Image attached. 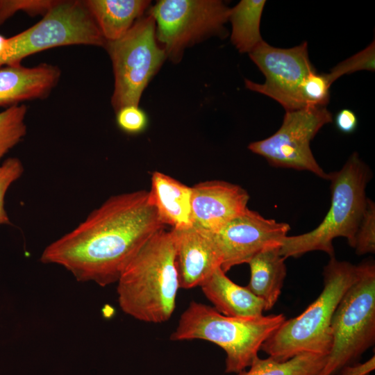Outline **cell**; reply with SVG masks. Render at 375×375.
Masks as SVG:
<instances>
[{"instance_id":"ffe728a7","label":"cell","mask_w":375,"mask_h":375,"mask_svg":"<svg viewBox=\"0 0 375 375\" xmlns=\"http://www.w3.org/2000/svg\"><path fill=\"white\" fill-rule=\"evenodd\" d=\"M265 0H242L230 8L231 40L240 53H251L262 40L260 32Z\"/></svg>"},{"instance_id":"603a6c76","label":"cell","mask_w":375,"mask_h":375,"mask_svg":"<svg viewBox=\"0 0 375 375\" xmlns=\"http://www.w3.org/2000/svg\"><path fill=\"white\" fill-rule=\"evenodd\" d=\"M374 68L375 42L373 40L363 50L335 65L326 76L332 84L342 75L360 70L374 71Z\"/></svg>"},{"instance_id":"ba28073f","label":"cell","mask_w":375,"mask_h":375,"mask_svg":"<svg viewBox=\"0 0 375 375\" xmlns=\"http://www.w3.org/2000/svg\"><path fill=\"white\" fill-rule=\"evenodd\" d=\"M104 47L114 72L113 109L116 112L126 106H138L144 88L167 57L157 42L154 19L151 15L140 18L124 36L106 42Z\"/></svg>"},{"instance_id":"83f0119b","label":"cell","mask_w":375,"mask_h":375,"mask_svg":"<svg viewBox=\"0 0 375 375\" xmlns=\"http://www.w3.org/2000/svg\"><path fill=\"white\" fill-rule=\"evenodd\" d=\"M116 123L123 132L136 135L143 132L147 127L148 117L138 106L130 105L116 112Z\"/></svg>"},{"instance_id":"8992f818","label":"cell","mask_w":375,"mask_h":375,"mask_svg":"<svg viewBox=\"0 0 375 375\" xmlns=\"http://www.w3.org/2000/svg\"><path fill=\"white\" fill-rule=\"evenodd\" d=\"M332 347L318 375H338L358 362L375 342V265H356V277L339 302L331 324Z\"/></svg>"},{"instance_id":"30bf717a","label":"cell","mask_w":375,"mask_h":375,"mask_svg":"<svg viewBox=\"0 0 375 375\" xmlns=\"http://www.w3.org/2000/svg\"><path fill=\"white\" fill-rule=\"evenodd\" d=\"M333 121L324 106H306L286 111L281 127L272 135L251 142L248 149L276 167L308 171L328 180L326 174L315 160L310 142L318 131Z\"/></svg>"},{"instance_id":"ac0fdd59","label":"cell","mask_w":375,"mask_h":375,"mask_svg":"<svg viewBox=\"0 0 375 375\" xmlns=\"http://www.w3.org/2000/svg\"><path fill=\"white\" fill-rule=\"evenodd\" d=\"M279 246L267 248L248 262L251 276L247 288L265 304V311L272 308L281 293L287 269Z\"/></svg>"},{"instance_id":"2e32d148","label":"cell","mask_w":375,"mask_h":375,"mask_svg":"<svg viewBox=\"0 0 375 375\" xmlns=\"http://www.w3.org/2000/svg\"><path fill=\"white\" fill-rule=\"evenodd\" d=\"M206 297L221 314L235 317H252L262 315L264 301L247 287L232 281L218 267L200 286Z\"/></svg>"},{"instance_id":"7a4b0ae2","label":"cell","mask_w":375,"mask_h":375,"mask_svg":"<svg viewBox=\"0 0 375 375\" xmlns=\"http://www.w3.org/2000/svg\"><path fill=\"white\" fill-rule=\"evenodd\" d=\"M120 308L142 322L161 323L172 315L180 288L171 231L151 236L126 266L117 280Z\"/></svg>"},{"instance_id":"e0dca14e","label":"cell","mask_w":375,"mask_h":375,"mask_svg":"<svg viewBox=\"0 0 375 375\" xmlns=\"http://www.w3.org/2000/svg\"><path fill=\"white\" fill-rule=\"evenodd\" d=\"M149 192L164 226L169 225L173 229L192 226V187L164 173L155 171L151 175V187Z\"/></svg>"},{"instance_id":"4316f807","label":"cell","mask_w":375,"mask_h":375,"mask_svg":"<svg viewBox=\"0 0 375 375\" xmlns=\"http://www.w3.org/2000/svg\"><path fill=\"white\" fill-rule=\"evenodd\" d=\"M56 2L54 0H0V26L18 11L31 16H44Z\"/></svg>"},{"instance_id":"3957f363","label":"cell","mask_w":375,"mask_h":375,"mask_svg":"<svg viewBox=\"0 0 375 375\" xmlns=\"http://www.w3.org/2000/svg\"><path fill=\"white\" fill-rule=\"evenodd\" d=\"M324 288L296 317L285 320L260 350L278 361L303 353L328 355L332 347L331 324L342 297L356 277V265L331 257L324 267Z\"/></svg>"},{"instance_id":"7c38bea8","label":"cell","mask_w":375,"mask_h":375,"mask_svg":"<svg viewBox=\"0 0 375 375\" xmlns=\"http://www.w3.org/2000/svg\"><path fill=\"white\" fill-rule=\"evenodd\" d=\"M290 226L285 222L267 219L248 208L224 226L212 233L222 256L221 269L248 263L262 250L281 247Z\"/></svg>"},{"instance_id":"f1b7e54d","label":"cell","mask_w":375,"mask_h":375,"mask_svg":"<svg viewBox=\"0 0 375 375\" xmlns=\"http://www.w3.org/2000/svg\"><path fill=\"white\" fill-rule=\"evenodd\" d=\"M335 124L338 131L343 133H353L358 126V118L356 113L350 109L344 108L335 116Z\"/></svg>"},{"instance_id":"8fae6325","label":"cell","mask_w":375,"mask_h":375,"mask_svg":"<svg viewBox=\"0 0 375 375\" xmlns=\"http://www.w3.org/2000/svg\"><path fill=\"white\" fill-rule=\"evenodd\" d=\"M249 55L264 74L265 81L257 83L246 79L247 88L274 99L285 112L306 107L301 85L309 74L316 71L309 60L306 42L283 49L263 41Z\"/></svg>"},{"instance_id":"d6986e66","label":"cell","mask_w":375,"mask_h":375,"mask_svg":"<svg viewBox=\"0 0 375 375\" xmlns=\"http://www.w3.org/2000/svg\"><path fill=\"white\" fill-rule=\"evenodd\" d=\"M85 6L106 42L124 36L140 18L150 1L144 0H87Z\"/></svg>"},{"instance_id":"cb8c5ba5","label":"cell","mask_w":375,"mask_h":375,"mask_svg":"<svg viewBox=\"0 0 375 375\" xmlns=\"http://www.w3.org/2000/svg\"><path fill=\"white\" fill-rule=\"evenodd\" d=\"M353 248L359 256L375 252V204L369 198L355 235Z\"/></svg>"},{"instance_id":"d4e9b609","label":"cell","mask_w":375,"mask_h":375,"mask_svg":"<svg viewBox=\"0 0 375 375\" xmlns=\"http://www.w3.org/2000/svg\"><path fill=\"white\" fill-rule=\"evenodd\" d=\"M331 85L326 74H319L317 71L309 74L301 85V94L305 105L326 107L329 101Z\"/></svg>"},{"instance_id":"6da1fadb","label":"cell","mask_w":375,"mask_h":375,"mask_svg":"<svg viewBox=\"0 0 375 375\" xmlns=\"http://www.w3.org/2000/svg\"><path fill=\"white\" fill-rule=\"evenodd\" d=\"M164 226L149 191L119 194L49 244L40 260L64 267L78 281L106 286L117 281L142 245Z\"/></svg>"},{"instance_id":"9a60e30c","label":"cell","mask_w":375,"mask_h":375,"mask_svg":"<svg viewBox=\"0 0 375 375\" xmlns=\"http://www.w3.org/2000/svg\"><path fill=\"white\" fill-rule=\"evenodd\" d=\"M60 70L48 63L26 67L21 64L0 67V107L47 98L59 82Z\"/></svg>"},{"instance_id":"4fadbf2b","label":"cell","mask_w":375,"mask_h":375,"mask_svg":"<svg viewBox=\"0 0 375 375\" xmlns=\"http://www.w3.org/2000/svg\"><path fill=\"white\" fill-rule=\"evenodd\" d=\"M192 226L215 233L248 207L249 195L241 186L224 181H206L192 187Z\"/></svg>"},{"instance_id":"7402d4cb","label":"cell","mask_w":375,"mask_h":375,"mask_svg":"<svg viewBox=\"0 0 375 375\" xmlns=\"http://www.w3.org/2000/svg\"><path fill=\"white\" fill-rule=\"evenodd\" d=\"M27 107L19 104L0 112V161L26 134Z\"/></svg>"},{"instance_id":"f546056e","label":"cell","mask_w":375,"mask_h":375,"mask_svg":"<svg viewBox=\"0 0 375 375\" xmlns=\"http://www.w3.org/2000/svg\"><path fill=\"white\" fill-rule=\"evenodd\" d=\"M375 369V356L364 362H356L344 367L338 375H369Z\"/></svg>"},{"instance_id":"4dcf8cb0","label":"cell","mask_w":375,"mask_h":375,"mask_svg":"<svg viewBox=\"0 0 375 375\" xmlns=\"http://www.w3.org/2000/svg\"><path fill=\"white\" fill-rule=\"evenodd\" d=\"M7 38L0 35V63L6 47Z\"/></svg>"},{"instance_id":"52a82bcc","label":"cell","mask_w":375,"mask_h":375,"mask_svg":"<svg viewBox=\"0 0 375 375\" xmlns=\"http://www.w3.org/2000/svg\"><path fill=\"white\" fill-rule=\"evenodd\" d=\"M106 42L84 1H57L38 23L7 38L0 67L19 65L27 56L54 47H105Z\"/></svg>"},{"instance_id":"277c9868","label":"cell","mask_w":375,"mask_h":375,"mask_svg":"<svg viewBox=\"0 0 375 375\" xmlns=\"http://www.w3.org/2000/svg\"><path fill=\"white\" fill-rule=\"evenodd\" d=\"M372 178L369 167L353 153L338 171L328 174L331 181L330 208L322 222L311 231L286 236L280 247L285 259L298 258L314 251L334 256L333 241L342 237L353 247L355 235L365 210L366 188Z\"/></svg>"},{"instance_id":"44dd1931","label":"cell","mask_w":375,"mask_h":375,"mask_svg":"<svg viewBox=\"0 0 375 375\" xmlns=\"http://www.w3.org/2000/svg\"><path fill=\"white\" fill-rule=\"evenodd\" d=\"M327 355L312 353L298 354L285 361L258 356L237 375H318L326 364Z\"/></svg>"},{"instance_id":"484cf974","label":"cell","mask_w":375,"mask_h":375,"mask_svg":"<svg viewBox=\"0 0 375 375\" xmlns=\"http://www.w3.org/2000/svg\"><path fill=\"white\" fill-rule=\"evenodd\" d=\"M22 161L17 158H8L0 164V226L10 224L5 209V197L10 186L24 173Z\"/></svg>"},{"instance_id":"9c48e42d","label":"cell","mask_w":375,"mask_h":375,"mask_svg":"<svg viewBox=\"0 0 375 375\" xmlns=\"http://www.w3.org/2000/svg\"><path fill=\"white\" fill-rule=\"evenodd\" d=\"M230 8L218 0H160L150 10L166 56L179 60L188 45L223 31Z\"/></svg>"},{"instance_id":"5b68a950","label":"cell","mask_w":375,"mask_h":375,"mask_svg":"<svg viewBox=\"0 0 375 375\" xmlns=\"http://www.w3.org/2000/svg\"><path fill=\"white\" fill-rule=\"evenodd\" d=\"M285 320L283 314L226 316L212 306L192 301L181 315L170 339H200L218 345L226 355L225 372L238 374L251 365L262 344Z\"/></svg>"},{"instance_id":"5bb4252c","label":"cell","mask_w":375,"mask_h":375,"mask_svg":"<svg viewBox=\"0 0 375 375\" xmlns=\"http://www.w3.org/2000/svg\"><path fill=\"white\" fill-rule=\"evenodd\" d=\"M170 231L180 288L201 286L222 265L221 253L212 233L193 226Z\"/></svg>"}]
</instances>
